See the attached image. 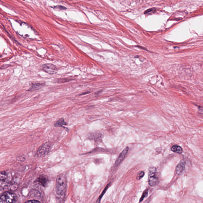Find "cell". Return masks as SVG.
<instances>
[{
  "label": "cell",
  "mask_w": 203,
  "mask_h": 203,
  "mask_svg": "<svg viewBox=\"0 0 203 203\" xmlns=\"http://www.w3.org/2000/svg\"><path fill=\"white\" fill-rule=\"evenodd\" d=\"M155 9H149L147 10V11H146L144 13H145V14H148V13L150 12H152V11H155Z\"/></svg>",
  "instance_id": "d6986e66"
},
{
  "label": "cell",
  "mask_w": 203,
  "mask_h": 203,
  "mask_svg": "<svg viewBox=\"0 0 203 203\" xmlns=\"http://www.w3.org/2000/svg\"><path fill=\"white\" fill-rule=\"evenodd\" d=\"M0 200L1 203H14L17 201V197L14 193L6 192L1 195Z\"/></svg>",
  "instance_id": "7a4b0ae2"
},
{
  "label": "cell",
  "mask_w": 203,
  "mask_h": 203,
  "mask_svg": "<svg viewBox=\"0 0 203 203\" xmlns=\"http://www.w3.org/2000/svg\"><path fill=\"white\" fill-rule=\"evenodd\" d=\"M186 162L184 160H182L177 165L176 169V173L178 175H180L182 173L184 169Z\"/></svg>",
  "instance_id": "8992f818"
},
{
  "label": "cell",
  "mask_w": 203,
  "mask_h": 203,
  "mask_svg": "<svg viewBox=\"0 0 203 203\" xmlns=\"http://www.w3.org/2000/svg\"><path fill=\"white\" fill-rule=\"evenodd\" d=\"M44 83H32L30 85V88L28 91H34L40 89L44 85Z\"/></svg>",
  "instance_id": "52a82bcc"
},
{
  "label": "cell",
  "mask_w": 203,
  "mask_h": 203,
  "mask_svg": "<svg viewBox=\"0 0 203 203\" xmlns=\"http://www.w3.org/2000/svg\"><path fill=\"white\" fill-rule=\"evenodd\" d=\"M37 181L42 185V186H43V187H46L47 186L48 182V179L45 176L42 175V176H40L38 178Z\"/></svg>",
  "instance_id": "9c48e42d"
},
{
  "label": "cell",
  "mask_w": 203,
  "mask_h": 203,
  "mask_svg": "<svg viewBox=\"0 0 203 203\" xmlns=\"http://www.w3.org/2000/svg\"><path fill=\"white\" fill-rule=\"evenodd\" d=\"M67 188V180L64 174H61L58 176L56 182V193L58 196L64 197Z\"/></svg>",
  "instance_id": "6da1fadb"
},
{
  "label": "cell",
  "mask_w": 203,
  "mask_h": 203,
  "mask_svg": "<svg viewBox=\"0 0 203 203\" xmlns=\"http://www.w3.org/2000/svg\"><path fill=\"white\" fill-rule=\"evenodd\" d=\"M148 190L146 189L145 191L142 194V196L141 198L140 199V202H141L142 200H143L144 198L147 197V196H148Z\"/></svg>",
  "instance_id": "9a60e30c"
},
{
  "label": "cell",
  "mask_w": 203,
  "mask_h": 203,
  "mask_svg": "<svg viewBox=\"0 0 203 203\" xmlns=\"http://www.w3.org/2000/svg\"><path fill=\"white\" fill-rule=\"evenodd\" d=\"M148 180L149 184L152 186H156L159 182L158 178L156 177V175L152 177H148Z\"/></svg>",
  "instance_id": "ba28073f"
},
{
  "label": "cell",
  "mask_w": 203,
  "mask_h": 203,
  "mask_svg": "<svg viewBox=\"0 0 203 203\" xmlns=\"http://www.w3.org/2000/svg\"><path fill=\"white\" fill-rule=\"evenodd\" d=\"M66 125H67V124L65 122L64 119L61 118L58 120L56 122L55 126L56 127H62Z\"/></svg>",
  "instance_id": "8fae6325"
},
{
  "label": "cell",
  "mask_w": 203,
  "mask_h": 203,
  "mask_svg": "<svg viewBox=\"0 0 203 203\" xmlns=\"http://www.w3.org/2000/svg\"><path fill=\"white\" fill-rule=\"evenodd\" d=\"M171 150L175 153L180 154L182 152V149L181 147L177 145H175L171 147Z\"/></svg>",
  "instance_id": "30bf717a"
},
{
  "label": "cell",
  "mask_w": 203,
  "mask_h": 203,
  "mask_svg": "<svg viewBox=\"0 0 203 203\" xmlns=\"http://www.w3.org/2000/svg\"><path fill=\"white\" fill-rule=\"evenodd\" d=\"M0 180L2 181H4L7 178V174L5 171L2 172L0 173Z\"/></svg>",
  "instance_id": "7c38bea8"
},
{
  "label": "cell",
  "mask_w": 203,
  "mask_h": 203,
  "mask_svg": "<svg viewBox=\"0 0 203 203\" xmlns=\"http://www.w3.org/2000/svg\"><path fill=\"white\" fill-rule=\"evenodd\" d=\"M26 203H40V202L37 200H31L26 202Z\"/></svg>",
  "instance_id": "ac0fdd59"
},
{
  "label": "cell",
  "mask_w": 203,
  "mask_h": 203,
  "mask_svg": "<svg viewBox=\"0 0 203 203\" xmlns=\"http://www.w3.org/2000/svg\"><path fill=\"white\" fill-rule=\"evenodd\" d=\"M42 69L45 72L51 75L56 74L58 69L56 66L51 64L47 63L43 64L42 66Z\"/></svg>",
  "instance_id": "3957f363"
},
{
  "label": "cell",
  "mask_w": 203,
  "mask_h": 203,
  "mask_svg": "<svg viewBox=\"0 0 203 203\" xmlns=\"http://www.w3.org/2000/svg\"><path fill=\"white\" fill-rule=\"evenodd\" d=\"M70 81V79H57V83H63L69 81Z\"/></svg>",
  "instance_id": "2e32d148"
},
{
  "label": "cell",
  "mask_w": 203,
  "mask_h": 203,
  "mask_svg": "<svg viewBox=\"0 0 203 203\" xmlns=\"http://www.w3.org/2000/svg\"><path fill=\"white\" fill-rule=\"evenodd\" d=\"M109 186V184L107 185V186H106V188H105L104 189V191H103L102 192V193L101 194V196H100L99 197V199L97 201H96V202H101V199L102 198V197L104 195V194L106 192V191H107V190L108 189V186Z\"/></svg>",
  "instance_id": "5bb4252c"
},
{
  "label": "cell",
  "mask_w": 203,
  "mask_h": 203,
  "mask_svg": "<svg viewBox=\"0 0 203 203\" xmlns=\"http://www.w3.org/2000/svg\"><path fill=\"white\" fill-rule=\"evenodd\" d=\"M129 150V147H127L121 153L120 155H119V156L118 157V158H117V159L115 161V163L114 164L115 167H117L120 164V163L122 162L123 161L124 159L126 156Z\"/></svg>",
  "instance_id": "5b68a950"
},
{
  "label": "cell",
  "mask_w": 203,
  "mask_h": 203,
  "mask_svg": "<svg viewBox=\"0 0 203 203\" xmlns=\"http://www.w3.org/2000/svg\"><path fill=\"white\" fill-rule=\"evenodd\" d=\"M50 145L49 143L46 142V143L41 146L38 149L37 154L39 156H44V155L48 153L50 148Z\"/></svg>",
  "instance_id": "277c9868"
},
{
  "label": "cell",
  "mask_w": 203,
  "mask_h": 203,
  "mask_svg": "<svg viewBox=\"0 0 203 203\" xmlns=\"http://www.w3.org/2000/svg\"><path fill=\"white\" fill-rule=\"evenodd\" d=\"M138 47H139V48H143V50H146V49L145 48H143V47H142V46H138Z\"/></svg>",
  "instance_id": "ffe728a7"
},
{
  "label": "cell",
  "mask_w": 203,
  "mask_h": 203,
  "mask_svg": "<svg viewBox=\"0 0 203 203\" xmlns=\"http://www.w3.org/2000/svg\"><path fill=\"white\" fill-rule=\"evenodd\" d=\"M199 113L202 114L203 115V107L202 106H199L198 108Z\"/></svg>",
  "instance_id": "e0dca14e"
},
{
  "label": "cell",
  "mask_w": 203,
  "mask_h": 203,
  "mask_svg": "<svg viewBox=\"0 0 203 203\" xmlns=\"http://www.w3.org/2000/svg\"><path fill=\"white\" fill-rule=\"evenodd\" d=\"M145 172L144 171H140L138 173L137 176H136V179L137 180H140L142 178L144 177V176H145Z\"/></svg>",
  "instance_id": "4fadbf2b"
}]
</instances>
